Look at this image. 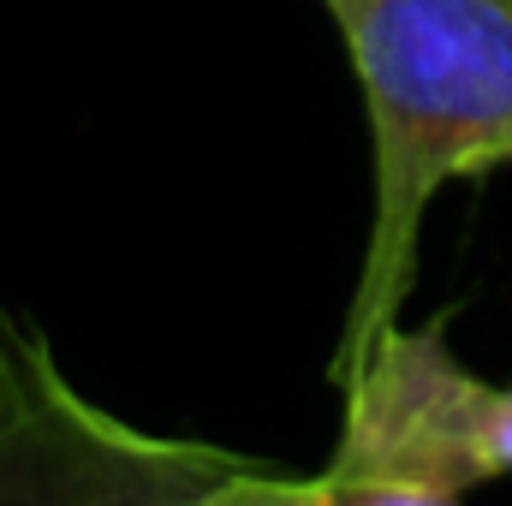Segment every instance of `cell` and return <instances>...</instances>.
<instances>
[{
  "instance_id": "5b68a950",
  "label": "cell",
  "mask_w": 512,
  "mask_h": 506,
  "mask_svg": "<svg viewBox=\"0 0 512 506\" xmlns=\"http://www.w3.org/2000/svg\"><path fill=\"white\" fill-rule=\"evenodd\" d=\"M489 465L495 477H512V381L495 387V405H489Z\"/></svg>"
},
{
  "instance_id": "277c9868",
  "label": "cell",
  "mask_w": 512,
  "mask_h": 506,
  "mask_svg": "<svg viewBox=\"0 0 512 506\" xmlns=\"http://www.w3.org/2000/svg\"><path fill=\"white\" fill-rule=\"evenodd\" d=\"M203 506H340L334 483L322 471H280V465H262V459H245L239 471H227Z\"/></svg>"
},
{
  "instance_id": "3957f363",
  "label": "cell",
  "mask_w": 512,
  "mask_h": 506,
  "mask_svg": "<svg viewBox=\"0 0 512 506\" xmlns=\"http://www.w3.org/2000/svg\"><path fill=\"white\" fill-rule=\"evenodd\" d=\"M346 423L322 477L340 495H423L465 501L495 483L489 405L495 387L465 370L447 328H387L364 370L340 387Z\"/></svg>"
},
{
  "instance_id": "7a4b0ae2",
  "label": "cell",
  "mask_w": 512,
  "mask_h": 506,
  "mask_svg": "<svg viewBox=\"0 0 512 506\" xmlns=\"http://www.w3.org/2000/svg\"><path fill=\"white\" fill-rule=\"evenodd\" d=\"M245 453L137 429L78 393L48 334L0 316V506H203Z\"/></svg>"
},
{
  "instance_id": "6da1fadb",
  "label": "cell",
  "mask_w": 512,
  "mask_h": 506,
  "mask_svg": "<svg viewBox=\"0 0 512 506\" xmlns=\"http://www.w3.org/2000/svg\"><path fill=\"white\" fill-rule=\"evenodd\" d=\"M370 114V239L328 376L364 370L417 280L441 185L512 167V0H322Z\"/></svg>"
}]
</instances>
